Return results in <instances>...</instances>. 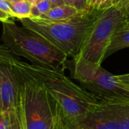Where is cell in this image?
Wrapping results in <instances>:
<instances>
[{"label":"cell","mask_w":129,"mask_h":129,"mask_svg":"<svg viewBox=\"0 0 129 129\" xmlns=\"http://www.w3.org/2000/svg\"><path fill=\"white\" fill-rule=\"evenodd\" d=\"M126 18L127 14L120 6L101 11L88 31L78 54L88 62L101 65L114 33Z\"/></svg>","instance_id":"cell-6"},{"label":"cell","mask_w":129,"mask_h":129,"mask_svg":"<svg viewBox=\"0 0 129 129\" xmlns=\"http://www.w3.org/2000/svg\"><path fill=\"white\" fill-rule=\"evenodd\" d=\"M11 17L10 15H8L7 13L5 12H3L2 11L0 10V21H2V23L3 22H8V21H11L10 20V18Z\"/></svg>","instance_id":"cell-18"},{"label":"cell","mask_w":129,"mask_h":129,"mask_svg":"<svg viewBox=\"0 0 129 129\" xmlns=\"http://www.w3.org/2000/svg\"><path fill=\"white\" fill-rule=\"evenodd\" d=\"M89 10L104 11L113 6L112 0H88Z\"/></svg>","instance_id":"cell-13"},{"label":"cell","mask_w":129,"mask_h":129,"mask_svg":"<svg viewBox=\"0 0 129 129\" xmlns=\"http://www.w3.org/2000/svg\"><path fill=\"white\" fill-rule=\"evenodd\" d=\"M7 1L10 3H14V2H20L22 0H7Z\"/></svg>","instance_id":"cell-24"},{"label":"cell","mask_w":129,"mask_h":129,"mask_svg":"<svg viewBox=\"0 0 129 129\" xmlns=\"http://www.w3.org/2000/svg\"><path fill=\"white\" fill-rule=\"evenodd\" d=\"M119 129H129V102L119 104Z\"/></svg>","instance_id":"cell-12"},{"label":"cell","mask_w":129,"mask_h":129,"mask_svg":"<svg viewBox=\"0 0 129 129\" xmlns=\"http://www.w3.org/2000/svg\"><path fill=\"white\" fill-rule=\"evenodd\" d=\"M129 47V26L124 24L114 33L106 53V58L117 51Z\"/></svg>","instance_id":"cell-8"},{"label":"cell","mask_w":129,"mask_h":129,"mask_svg":"<svg viewBox=\"0 0 129 129\" xmlns=\"http://www.w3.org/2000/svg\"><path fill=\"white\" fill-rule=\"evenodd\" d=\"M0 10L3 12L7 13L8 15L12 17V12L11 9V3L8 2L7 0H0Z\"/></svg>","instance_id":"cell-15"},{"label":"cell","mask_w":129,"mask_h":129,"mask_svg":"<svg viewBox=\"0 0 129 129\" xmlns=\"http://www.w3.org/2000/svg\"><path fill=\"white\" fill-rule=\"evenodd\" d=\"M51 8V5L48 0H37L33 5H32L30 17L39 18L47 13Z\"/></svg>","instance_id":"cell-11"},{"label":"cell","mask_w":129,"mask_h":129,"mask_svg":"<svg viewBox=\"0 0 129 129\" xmlns=\"http://www.w3.org/2000/svg\"><path fill=\"white\" fill-rule=\"evenodd\" d=\"M124 11H125V14H127V16H128L129 15V2L124 6Z\"/></svg>","instance_id":"cell-21"},{"label":"cell","mask_w":129,"mask_h":129,"mask_svg":"<svg viewBox=\"0 0 129 129\" xmlns=\"http://www.w3.org/2000/svg\"><path fill=\"white\" fill-rule=\"evenodd\" d=\"M48 2L51 3V7H57V6H60L65 5L63 0H48Z\"/></svg>","instance_id":"cell-19"},{"label":"cell","mask_w":129,"mask_h":129,"mask_svg":"<svg viewBox=\"0 0 129 129\" xmlns=\"http://www.w3.org/2000/svg\"><path fill=\"white\" fill-rule=\"evenodd\" d=\"M100 11L89 10L61 20L31 17L20 20L23 26L43 36L68 57H73L79 53L85 36Z\"/></svg>","instance_id":"cell-3"},{"label":"cell","mask_w":129,"mask_h":129,"mask_svg":"<svg viewBox=\"0 0 129 129\" xmlns=\"http://www.w3.org/2000/svg\"><path fill=\"white\" fill-rule=\"evenodd\" d=\"M73 79L98 101L109 103L129 102V88L101 65L87 61L79 54L67 64Z\"/></svg>","instance_id":"cell-5"},{"label":"cell","mask_w":129,"mask_h":129,"mask_svg":"<svg viewBox=\"0 0 129 129\" xmlns=\"http://www.w3.org/2000/svg\"><path fill=\"white\" fill-rule=\"evenodd\" d=\"M119 103L98 101L88 113L85 129H119Z\"/></svg>","instance_id":"cell-7"},{"label":"cell","mask_w":129,"mask_h":129,"mask_svg":"<svg viewBox=\"0 0 129 129\" xmlns=\"http://www.w3.org/2000/svg\"><path fill=\"white\" fill-rule=\"evenodd\" d=\"M124 25L126 26H129V15L128 16H127V18H126V20H125Z\"/></svg>","instance_id":"cell-23"},{"label":"cell","mask_w":129,"mask_h":129,"mask_svg":"<svg viewBox=\"0 0 129 129\" xmlns=\"http://www.w3.org/2000/svg\"><path fill=\"white\" fill-rule=\"evenodd\" d=\"M73 6L75 7L79 13H83L89 11L88 6V0H73Z\"/></svg>","instance_id":"cell-14"},{"label":"cell","mask_w":129,"mask_h":129,"mask_svg":"<svg viewBox=\"0 0 129 129\" xmlns=\"http://www.w3.org/2000/svg\"><path fill=\"white\" fill-rule=\"evenodd\" d=\"M2 40L15 55L27 59L31 64L64 73L68 56L39 34L11 21L3 22Z\"/></svg>","instance_id":"cell-2"},{"label":"cell","mask_w":129,"mask_h":129,"mask_svg":"<svg viewBox=\"0 0 129 129\" xmlns=\"http://www.w3.org/2000/svg\"><path fill=\"white\" fill-rule=\"evenodd\" d=\"M63 2H64V4L65 5H72L73 6V0H63Z\"/></svg>","instance_id":"cell-22"},{"label":"cell","mask_w":129,"mask_h":129,"mask_svg":"<svg viewBox=\"0 0 129 129\" xmlns=\"http://www.w3.org/2000/svg\"><path fill=\"white\" fill-rule=\"evenodd\" d=\"M26 1H28L29 3H31L32 5H33V4H34V3H35V2H36L37 0H26Z\"/></svg>","instance_id":"cell-25"},{"label":"cell","mask_w":129,"mask_h":129,"mask_svg":"<svg viewBox=\"0 0 129 129\" xmlns=\"http://www.w3.org/2000/svg\"><path fill=\"white\" fill-rule=\"evenodd\" d=\"M12 17L19 20L29 18L31 17L32 4L26 0H22L17 2L11 3Z\"/></svg>","instance_id":"cell-10"},{"label":"cell","mask_w":129,"mask_h":129,"mask_svg":"<svg viewBox=\"0 0 129 129\" xmlns=\"http://www.w3.org/2000/svg\"><path fill=\"white\" fill-rule=\"evenodd\" d=\"M129 0H112L113 6H120L124 8V6L128 3Z\"/></svg>","instance_id":"cell-17"},{"label":"cell","mask_w":129,"mask_h":129,"mask_svg":"<svg viewBox=\"0 0 129 129\" xmlns=\"http://www.w3.org/2000/svg\"><path fill=\"white\" fill-rule=\"evenodd\" d=\"M0 129H6L5 123V121L3 119V117L2 116L1 112H0Z\"/></svg>","instance_id":"cell-20"},{"label":"cell","mask_w":129,"mask_h":129,"mask_svg":"<svg viewBox=\"0 0 129 129\" xmlns=\"http://www.w3.org/2000/svg\"><path fill=\"white\" fill-rule=\"evenodd\" d=\"M14 68L21 89L25 129H54L49 94L45 86L18 58L14 62Z\"/></svg>","instance_id":"cell-4"},{"label":"cell","mask_w":129,"mask_h":129,"mask_svg":"<svg viewBox=\"0 0 129 129\" xmlns=\"http://www.w3.org/2000/svg\"><path fill=\"white\" fill-rule=\"evenodd\" d=\"M118 79L126 87L129 88V73L128 74H125V75H120L117 76Z\"/></svg>","instance_id":"cell-16"},{"label":"cell","mask_w":129,"mask_h":129,"mask_svg":"<svg viewBox=\"0 0 129 129\" xmlns=\"http://www.w3.org/2000/svg\"><path fill=\"white\" fill-rule=\"evenodd\" d=\"M22 64L44 84L48 92L54 129H85L88 113L99 101L63 73L24 61Z\"/></svg>","instance_id":"cell-1"},{"label":"cell","mask_w":129,"mask_h":129,"mask_svg":"<svg viewBox=\"0 0 129 129\" xmlns=\"http://www.w3.org/2000/svg\"><path fill=\"white\" fill-rule=\"evenodd\" d=\"M79 14V12L75 7L72 5H63L51 8L47 13L42 15L39 18L49 20H61L75 17Z\"/></svg>","instance_id":"cell-9"}]
</instances>
